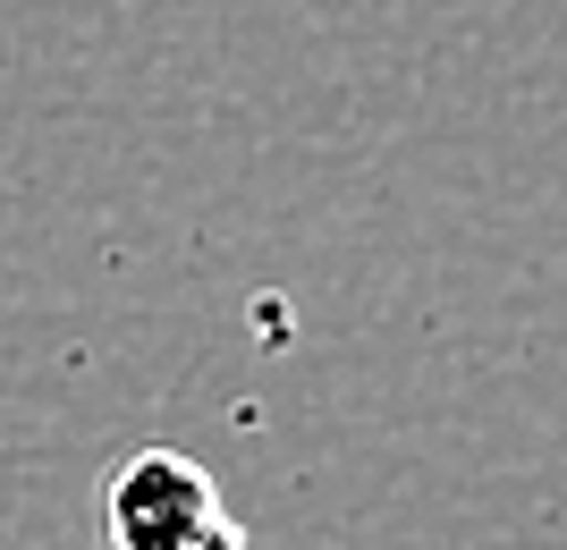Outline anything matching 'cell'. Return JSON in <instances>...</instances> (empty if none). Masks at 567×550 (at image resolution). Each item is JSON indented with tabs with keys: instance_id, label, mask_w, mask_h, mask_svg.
<instances>
[{
	"instance_id": "cell-1",
	"label": "cell",
	"mask_w": 567,
	"mask_h": 550,
	"mask_svg": "<svg viewBox=\"0 0 567 550\" xmlns=\"http://www.w3.org/2000/svg\"><path fill=\"white\" fill-rule=\"evenodd\" d=\"M229 508H220V482L178 449H136L102 491V526L111 550H187L195 533H213Z\"/></svg>"
},
{
	"instance_id": "cell-2",
	"label": "cell",
	"mask_w": 567,
	"mask_h": 550,
	"mask_svg": "<svg viewBox=\"0 0 567 550\" xmlns=\"http://www.w3.org/2000/svg\"><path fill=\"white\" fill-rule=\"evenodd\" d=\"M187 550H255V542H246V533H237V526H229V517H220V526H213V533H195V542H187Z\"/></svg>"
}]
</instances>
